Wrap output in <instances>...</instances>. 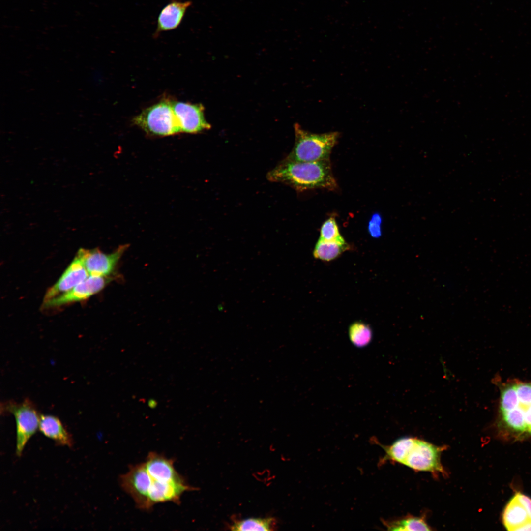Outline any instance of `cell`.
Returning <instances> with one entry per match:
<instances>
[{"label":"cell","mask_w":531,"mask_h":531,"mask_svg":"<svg viewBox=\"0 0 531 531\" xmlns=\"http://www.w3.org/2000/svg\"><path fill=\"white\" fill-rule=\"evenodd\" d=\"M385 455L380 460L397 463L416 472H430L433 476L445 477L447 472L441 462V455L447 446L437 445L417 437H404L389 445L379 443Z\"/></svg>","instance_id":"6da1fadb"},{"label":"cell","mask_w":531,"mask_h":531,"mask_svg":"<svg viewBox=\"0 0 531 531\" xmlns=\"http://www.w3.org/2000/svg\"><path fill=\"white\" fill-rule=\"evenodd\" d=\"M270 181L288 185L299 191L314 189L334 190L337 185L329 159L313 162L285 159L267 175Z\"/></svg>","instance_id":"7a4b0ae2"},{"label":"cell","mask_w":531,"mask_h":531,"mask_svg":"<svg viewBox=\"0 0 531 531\" xmlns=\"http://www.w3.org/2000/svg\"><path fill=\"white\" fill-rule=\"evenodd\" d=\"M499 415L508 431L517 435H531V383L515 382L503 386Z\"/></svg>","instance_id":"3957f363"},{"label":"cell","mask_w":531,"mask_h":531,"mask_svg":"<svg viewBox=\"0 0 531 531\" xmlns=\"http://www.w3.org/2000/svg\"><path fill=\"white\" fill-rule=\"evenodd\" d=\"M294 127L295 145L286 159L300 162L329 159L332 149L339 136L338 132L312 133L303 129L297 123L294 124Z\"/></svg>","instance_id":"277c9868"},{"label":"cell","mask_w":531,"mask_h":531,"mask_svg":"<svg viewBox=\"0 0 531 531\" xmlns=\"http://www.w3.org/2000/svg\"><path fill=\"white\" fill-rule=\"evenodd\" d=\"M133 121L152 135L166 136L181 132L171 101H161L148 107L136 116Z\"/></svg>","instance_id":"5b68a950"},{"label":"cell","mask_w":531,"mask_h":531,"mask_svg":"<svg viewBox=\"0 0 531 531\" xmlns=\"http://www.w3.org/2000/svg\"><path fill=\"white\" fill-rule=\"evenodd\" d=\"M4 413H10L15 418L16 426V454L21 455L25 446L39 429L40 415L35 405L29 399L21 403L7 401L1 405Z\"/></svg>","instance_id":"8992f818"},{"label":"cell","mask_w":531,"mask_h":531,"mask_svg":"<svg viewBox=\"0 0 531 531\" xmlns=\"http://www.w3.org/2000/svg\"><path fill=\"white\" fill-rule=\"evenodd\" d=\"M119 481L122 489L132 497L138 508L146 511L152 508L149 499L151 478L145 463L131 466Z\"/></svg>","instance_id":"52a82bcc"},{"label":"cell","mask_w":531,"mask_h":531,"mask_svg":"<svg viewBox=\"0 0 531 531\" xmlns=\"http://www.w3.org/2000/svg\"><path fill=\"white\" fill-rule=\"evenodd\" d=\"M128 247V245H121L109 254L98 248H80L76 256L81 261L89 275L114 277L117 265Z\"/></svg>","instance_id":"ba28073f"},{"label":"cell","mask_w":531,"mask_h":531,"mask_svg":"<svg viewBox=\"0 0 531 531\" xmlns=\"http://www.w3.org/2000/svg\"><path fill=\"white\" fill-rule=\"evenodd\" d=\"M114 277L89 275L69 291L43 302V309L57 308L86 300L103 289Z\"/></svg>","instance_id":"9c48e42d"},{"label":"cell","mask_w":531,"mask_h":531,"mask_svg":"<svg viewBox=\"0 0 531 531\" xmlns=\"http://www.w3.org/2000/svg\"><path fill=\"white\" fill-rule=\"evenodd\" d=\"M502 520L508 531H531V499L516 493L505 506Z\"/></svg>","instance_id":"30bf717a"},{"label":"cell","mask_w":531,"mask_h":531,"mask_svg":"<svg viewBox=\"0 0 531 531\" xmlns=\"http://www.w3.org/2000/svg\"><path fill=\"white\" fill-rule=\"evenodd\" d=\"M171 104L181 132L196 134L211 128L205 118V108L202 104L171 101Z\"/></svg>","instance_id":"8fae6325"},{"label":"cell","mask_w":531,"mask_h":531,"mask_svg":"<svg viewBox=\"0 0 531 531\" xmlns=\"http://www.w3.org/2000/svg\"><path fill=\"white\" fill-rule=\"evenodd\" d=\"M88 276L82 263L75 256L59 279L48 289L43 302L69 291Z\"/></svg>","instance_id":"7c38bea8"},{"label":"cell","mask_w":531,"mask_h":531,"mask_svg":"<svg viewBox=\"0 0 531 531\" xmlns=\"http://www.w3.org/2000/svg\"><path fill=\"white\" fill-rule=\"evenodd\" d=\"M150 478L149 499L152 507L155 504L168 502L179 504L181 496L184 492L196 490L188 485L185 481L162 482L156 480L151 476Z\"/></svg>","instance_id":"4fadbf2b"},{"label":"cell","mask_w":531,"mask_h":531,"mask_svg":"<svg viewBox=\"0 0 531 531\" xmlns=\"http://www.w3.org/2000/svg\"><path fill=\"white\" fill-rule=\"evenodd\" d=\"M191 5V1L171 0L159 14L153 37L157 38L163 32L177 29L181 24L188 8Z\"/></svg>","instance_id":"5bb4252c"},{"label":"cell","mask_w":531,"mask_h":531,"mask_svg":"<svg viewBox=\"0 0 531 531\" xmlns=\"http://www.w3.org/2000/svg\"><path fill=\"white\" fill-rule=\"evenodd\" d=\"M174 460L155 452L148 453L145 464L149 475L162 482H185L183 477L175 470Z\"/></svg>","instance_id":"9a60e30c"},{"label":"cell","mask_w":531,"mask_h":531,"mask_svg":"<svg viewBox=\"0 0 531 531\" xmlns=\"http://www.w3.org/2000/svg\"><path fill=\"white\" fill-rule=\"evenodd\" d=\"M39 431L59 445L72 446L73 442L70 434L64 428L60 419L53 415H40Z\"/></svg>","instance_id":"2e32d148"},{"label":"cell","mask_w":531,"mask_h":531,"mask_svg":"<svg viewBox=\"0 0 531 531\" xmlns=\"http://www.w3.org/2000/svg\"><path fill=\"white\" fill-rule=\"evenodd\" d=\"M388 530L413 531H431V527L428 524L425 516L407 515L404 517L384 523Z\"/></svg>","instance_id":"e0dca14e"},{"label":"cell","mask_w":531,"mask_h":531,"mask_svg":"<svg viewBox=\"0 0 531 531\" xmlns=\"http://www.w3.org/2000/svg\"><path fill=\"white\" fill-rule=\"evenodd\" d=\"M348 248L347 243H341L319 238L313 251V256L316 259L330 261L338 257Z\"/></svg>","instance_id":"ac0fdd59"},{"label":"cell","mask_w":531,"mask_h":531,"mask_svg":"<svg viewBox=\"0 0 531 531\" xmlns=\"http://www.w3.org/2000/svg\"><path fill=\"white\" fill-rule=\"evenodd\" d=\"M275 525V519L272 517L249 518L235 520L229 528L232 531H271Z\"/></svg>","instance_id":"d6986e66"},{"label":"cell","mask_w":531,"mask_h":531,"mask_svg":"<svg viewBox=\"0 0 531 531\" xmlns=\"http://www.w3.org/2000/svg\"><path fill=\"white\" fill-rule=\"evenodd\" d=\"M349 335L352 343L356 347L367 346L372 339V331L367 324L357 322L352 324L349 329Z\"/></svg>","instance_id":"ffe728a7"},{"label":"cell","mask_w":531,"mask_h":531,"mask_svg":"<svg viewBox=\"0 0 531 531\" xmlns=\"http://www.w3.org/2000/svg\"><path fill=\"white\" fill-rule=\"evenodd\" d=\"M319 238L326 241L346 243L340 234L338 225L333 217L329 218L323 223L320 229Z\"/></svg>","instance_id":"44dd1931"},{"label":"cell","mask_w":531,"mask_h":531,"mask_svg":"<svg viewBox=\"0 0 531 531\" xmlns=\"http://www.w3.org/2000/svg\"><path fill=\"white\" fill-rule=\"evenodd\" d=\"M382 217L378 213H374L369 220L368 230L370 236L374 238H379L382 236Z\"/></svg>","instance_id":"7402d4cb"}]
</instances>
